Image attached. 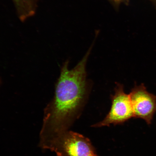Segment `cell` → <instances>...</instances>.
<instances>
[{"label":"cell","instance_id":"1","mask_svg":"<svg viewBox=\"0 0 156 156\" xmlns=\"http://www.w3.org/2000/svg\"><path fill=\"white\" fill-rule=\"evenodd\" d=\"M91 48L73 69H68V60L62 67L54 98L44 110L40 133V145L43 149H47L55 138L67 130L86 102L90 85L86 66Z\"/></svg>","mask_w":156,"mask_h":156},{"label":"cell","instance_id":"2","mask_svg":"<svg viewBox=\"0 0 156 156\" xmlns=\"http://www.w3.org/2000/svg\"><path fill=\"white\" fill-rule=\"evenodd\" d=\"M48 150L57 156H98L88 138L68 130L54 138Z\"/></svg>","mask_w":156,"mask_h":156},{"label":"cell","instance_id":"8","mask_svg":"<svg viewBox=\"0 0 156 156\" xmlns=\"http://www.w3.org/2000/svg\"><path fill=\"white\" fill-rule=\"evenodd\" d=\"M1 80H0V84H1Z\"/></svg>","mask_w":156,"mask_h":156},{"label":"cell","instance_id":"5","mask_svg":"<svg viewBox=\"0 0 156 156\" xmlns=\"http://www.w3.org/2000/svg\"><path fill=\"white\" fill-rule=\"evenodd\" d=\"M39 0H12L17 16L24 22L36 13Z\"/></svg>","mask_w":156,"mask_h":156},{"label":"cell","instance_id":"3","mask_svg":"<svg viewBox=\"0 0 156 156\" xmlns=\"http://www.w3.org/2000/svg\"><path fill=\"white\" fill-rule=\"evenodd\" d=\"M115 93L111 95L112 105L108 114L95 126H108L123 122L134 117L133 109L129 95L125 93L123 85L117 83Z\"/></svg>","mask_w":156,"mask_h":156},{"label":"cell","instance_id":"7","mask_svg":"<svg viewBox=\"0 0 156 156\" xmlns=\"http://www.w3.org/2000/svg\"><path fill=\"white\" fill-rule=\"evenodd\" d=\"M150 1L153 2L154 4L156 6V0H150Z\"/></svg>","mask_w":156,"mask_h":156},{"label":"cell","instance_id":"6","mask_svg":"<svg viewBox=\"0 0 156 156\" xmlns=\"http://www.w3.org/2000/svg\"><path fill=\"white\" fill-rule=\"evenodd\" d=\"M115 7H118L121 3L124 2L126 0H109Z\"/></svg>","mask_w":156,"mask_h":156},{"label":"cell","instance_id":"4","mask_svg":"<svg viewBox=\"0 0 156 156\" xmlns=\"http://www.w3.org/2000/svg\"><path fill=\"white\" fill-rule=\"evenodd\" d=\"M134 117L143 119L151 124L156 112V96L148 92L143 84L135 85L129 94Z\"/></svg>","mask_w":156,"mask_h":156}]
</instances>
